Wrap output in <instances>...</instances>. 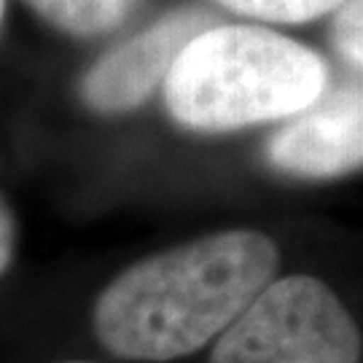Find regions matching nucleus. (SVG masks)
I'll list each match as a JSON object with an SVG mask.
<instances>
[{
    "instance_id": "obj_2",
    "label": "nucleus",
    "mask_w": 363,
    "mask_h": 363,
    "mask_svg": "<svg viewBox=\"0 0 363 363\" xmlns=\"http://www.w3.org/2000/svg\"><path fill=\"white\" fill-rule=\"evenodd\" d=\"M325 86V60L310 46L264 27L220 25L181 52L164 81V100L189 130L229 132L291 118Z\"/></svg>"
},
{
    "instance_id": "obj_7",
    "label": "nucleus",
    "mask_w": 363,
    "mask_h": 363,
    "mask_svg": "<svg viewBox=\"0 0 363 363\" xmlns=\"http://www.w3.org/2000/svg\"><path fill=\"white\" fill-rule=\"evenodd\" d=\"M220 6L264 22H310L323 13L339 11L347 0H218Z\"/></svg>"
},
{
    "instance_id": "obj_6",
    "label": "nucleus",
    "mask_w": 363,
    "mask_h": 363,
    "mask_svg": "<svg viewBox=\"0 0 363 363\" xmlns=\"http://www.w3.org/2000/svg\"><path fill=\"white\" fill-rule=\"evenodd\" d=\"M49 25L60 27L67 35L94 38L116 30L138 0H22Z\"/></svg>"
},
{
    "instance_id": "obj_4",
    "label": "nucleus",
    "mask_w": 363,
    "mask_h": 363,
    "mask_svg": "<svg viewBox=\"0 0 363 363\" xmlns=\"http://www.w3.org/2000/svg\"><path fill=\"white\" fill-rule=\"evenodd\" d=\"M210 27V13L175 9L130 40L105 52L81 81V97L100 113H124L143 105L167 81L175 60Z\"/></svg>"
},
{
    "instance_id": "obj_1",
    "label": "nucleus",
    "mask_w": 363,
    "mask_h": 363,
    "mask_svg": "<svg viewBox=\"0 0 363 363\" xmlns=\"http://www.w3.org/2000/svg\"><path fill=\"white\" fill-rule=\"evenodd\" d=\"M280 250L267 234L229 229L154 253L111 280L94 334L124 361L164 363L218 339L269 286Z\"/></svg>"
},
{
    "instance_id": "obj_11",
    "label": "nucleus",
    "mask_w": 363,
    "mask_h": 363,
    "mask_svg": "<svg viewBox=\"0 0 363 363\" xmlns=\"http://www.w3.org/2000/svg\"><path fill=\"white\" fill-rule=\"evenodd\" d=\"M67 363H89V361H67Z\"/></svg>"
},
{
    "instance_id": "obj_10",
    "label": "nucleus",
    "mask_w": 363,
    "mask_h": 363,
    "mask_svg": "<svg viewBox=\"0 0 363 363\" xmlns=\"http://www.w3.org/2000/svg\"><path fill=\"white\" fill-rule=\"evenodd\" d=\"M3 13H6V0H0V22H3Z\"/></svg>"
},
{
    "instance_id": "obj_8",
    "label": "nucleus",
    "mask_w": 363,
    "mask_h": 363,
    "mask_svg": "<svg viewBox=\"0 0 363 363\" xmlns=\"http://www.w3.org/2000/svg\"><path fill=\"white\" fill-rule=\"evenodd\" d=\"M331 38L337 52L352 67L363 70V0H347L337 11Z\"/></svg>"
},
{
    "instance_id": "obj_9",
    "label": "nucleus",
    "mask_w": 363,
    "mask_h": 363,
    "mask_svg": "<svg viewBox=\"0 0 363 363\" xmlns=\"http://www.w3.org/2000/svg\"><path fill=\"white\" fill-rule=\"evenodd\" d=\"M13 245H16V226L9 205L0 199V274L9 269L13 259Z\"/></svg>"
},
{
    "instance_id": "obj_5",
    "label": "nucleus",
    "mask_w": 363,
    "mask_h": 363,
    "mask_svg": "<svg viewBox=\"0 0 363 363\" xmlns=\"http://www.w3.org/2000/svg\"><path fill=\"white\" fill-rule=\"evenodd\" d=\"M267 156L296 178H337L363 167V81L325 86L269 138Z\"/></svg>"
},
{
    "instance_id": "obj_3",
    "label": "nucleus",
    "mask_w": 363,
    "mask_h": 363,
    "mask_svg": "<svg viewBox=\"0 0 363 363\" xmlns=\"http://www.w3.org/2000/svg\"><path fill=\"white\" fill-rule=\"evenodd\" d=\"M347 307L310 274L272 280L218 339L210 363H361Z\"/></svg>"
}]
</instances>
